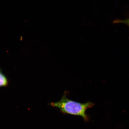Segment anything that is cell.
Masks as SVG:
<instances>
[{"label":"cell","mask_w":129,"mask_h":129,"mask_svg":"<svg viewBox=\"0 0 129 129\" xmlns=\"http://www.w3.org/2000/svg\"><path fill=\"white\" fill-rule=\"evenodd\" d=\"M50 105L57 108L60 112L64 114L80 116L86 122L89 120V118L85 112L87 109L93 107L94 104L90 102L85 103L76 102L68 99L64 93L60 101L55 103H51Z\"/></svg>","instance_id":"6da1fadb"},{"label":"cell","mask_w":129,"mask_h":129,"mask_svg":"<svg viewBox=\"0 0 129 129\" xmlns=\"http://www.w3.org/2000/svg\"><path fill=\"white\" fill-rule=\"evenodd\" d=\"M8 81L7 79L0 72V86H5L7 85Z\"/></svg>","instance_id":"7a4b0ae2"},{"label":"cell","mask_w":129,"mask_h":129,"mask_svg":"<svg viewBox=\"0 0 129 129\" xmlns=\"http://www.w3.org/2000/svg\"><path fill=\"white\" fill-rule=\"evenodd\" d=\"M114 23H123L126 24L129 26V19L124 20H117L114 21Z\"/></svg>","instance_id":"3957f363"}]
</instances>
